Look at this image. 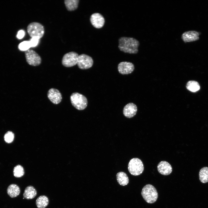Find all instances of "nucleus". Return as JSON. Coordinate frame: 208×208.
Returning <instances> with one entry per match:
<instances>
[{"instance_id":"obj_20","label":"nucleus","mask_w":208,"mask_h":208,"mask_svg":"<svg viewBox=\"0 0 208 208\" xmlns=\"http://www.w3.org/2000/svg\"><path fill=\"white\" fill-rule=\"evenodd\" d=\"M186 88L188 90L192 92H195L199 90L200 86L198 82L191 80L187 83Z\"/></svg>"},{"instance_id":"obj_7","label":"nucleus","mask_w":208,"mask_h":208,"mask_svg":"<svg viewBox=\"0 0 208 208\" xmlns=\"http://www.w3.org/2000/svg\"><path fill=\"white\" fill-rule=\"evenodd\" d=\"M79 55L75 52L71 51L66 53L63 56L62 64L66 67H71L77 64Z\"/></svg>"},{"instance_id":"obj_26","label":"nucleus","mask_w":208,"mask_h":208,"mask_svg":"<svg viewBox=\"0 0 208 208\" xmlns=\"http://www.w3.org/2000/svg\"><path fill=\"white\" fill-rule=\"evenodd\" d=\"M25 34V31L23 30H21L18 32L16 36L18 38L21 39L24 37Z\"/></svg>"},{"instance_id":"obj_10","label":"nucleus","mask_w":208,"mask_h":208,"mask_svg":"<svg viewBox=\"0 0 208 208\" xmlns=\"http://www.w3.org/2000/svg\"><path fill=\"white\" fill-rule=\"evenodd\" d=\"M47 97L51 102L55 104L60 103L62 99V94L59 90L54 88H51L49 90Z\"/></svg>"},{"instance_id":"obj_6","label":"nucleus","mask_w":208,"mask_h":208,"mask_svg":"<svg viewBox=\"0 0 208 208\" xmlns=\"http://www.w3.org/2000/svg\"><path fill=\"white\" fill-rule=\"evenodd\" d=\"M25 55L27 63L30 65L36 66L41 63V59L40 56L34 50L28 49L25 51Z\"/></svg>"},{"instance_id":"obj_1","label":"nucleus","mask_w":208,"mask_h":208,"mask_svg":"<svg viewBox=\"0 0 208 208\" xmlns=\"http://www.w3.org/2000/svg\"><path fill=\"white\" fill-rule=\"evenodd\" d=\"M118 42V48L122 51L130 54H136L138 52L140 43L135 38L121 37L119 39Z\"/></svg>"},{"instance_id":"obj_21","label":"nucleus","mask_w":208,"mask_h":208,"mask_svg":"<svg viewBox=\"0 0 208 208\" xmlns=\"http://www.w3.org/2000/svg\"><path fill=\"white\" fill-rule=\"evenodd\" d=\"M199 177L200 181L202 183L208 182V167L202 168L199 172Z\"/></svg>"},{"instance_id":"obj_19","label":"nucleus","mask_w":208,"mask_h":208,"mask_svg":"<svg viewBox=\"0 0 208 208\" xmlns=\"http://www.w3.org/2000/svg\"><path fill=\"white\" fill-rule=\"evenodd\" d=\"M79 0H65L64 3L67 10L70 11H74L78 8Z\"/></svg>"},{"instance_id":"obj_18","label":"nucleus","mask_w":208,"mask_h":208,"mask_svg":"<svg viewBox=\"0 0 208 208\" xmlns=\"http://www.w3.org/2000/svg\"><path fill=\"white\" fill-rule=\"evenodd\" d=\"M49 200L44 195H41L36 200V205L38 208H45L48 205Z\"/></svg>"},{"instance_id":"obj_4","label":"nucleus","mask_w":208,"mask_h":208,"mask_svg":"<svg viewBox=\"0 0 208 208\" xmlns=\"http://www.w3.org/2000/svg\"><path fill=\"white\" fill-rule=\"evenodd\" d=\"M28 33L31 38L37 37L39 39L42 38L44 34V28L41 23L33 22L29 23L27 27Z\"/></svg>"},{"instance_id":"obj_13","label":"nucleus","mask_w":208,"mask_h":208,"mask_svg":"<svg viewBox=\"0 0 208 208\" xmlns=\"http://www.w3.org/2000/svg\"><path fill=\"white\" fill-rule=\"evenodd\" d=\"M137 110L136 105L133 103H129L126 105L124 107L123 112L124 115L129 118L133 117L136 114Z\"/></svg>"},{"instance_id":"obj_25","label":"nucleus","mask_w":208,"mask_h":208,"mask_svg":"<svg viewBox=\"0 0 208 208\" xmlns=\"http://www.w3.org/2000/svg\"><path fill=\"white\" fill-rule=\"evenodd\" d=\"M39 39L37 37L32 38L30 41L31 47L36 46L38 44Z\"/></svg>"},{"instance_id":"obj_11","label":"nucleus","mask_w":208,"mask_h":208,"mask_svg":"<svg viewBox=\"0 0 208 208\" xmlns=\"http://www.w3.org/2000/svg\"><path fill=\"white\" fill-rule=\"evenodd\" d=\"M118 71L122 75L128 74L131 73L134 70V65L131 62H120L118 65Z\"/></svg>"},{"instance_id":"obj_23","label":"nucleus","mask_w":208,"mask_h":208,"mask_svg":"<svg viewBox=\"0 0 208 208\" xmlns=\"http://www.w3.org/2000/svg\"><path fill=\"white\" fill-rule=\"evenodd\" d=\"M18 47L21 51H26L27 50L31 47L30 41H25L22 42L19 44Z\"/></svg>"},{"instance_id":"obj_3","label":"nucleus","mask_w":208,"mask_h":208,"mask_svg":"<svg viewBox=\"0 0 208 208\" xmlns=\"http://www.w3.org/2000/svg\"><path fill=\"white\" fill-rule=\"evenodd\" d=\"M70 99L72 105L78 110H83L87 106V99L84 95L78 92L72 93Z\"/></svg>"},{"instance_id":"obj_22","label":"nucleus","mask_w":208,"mask_h":208,"mask_svg":"<svg viewBox=\"0 0 208 208\" xmlns=\"http://www.w3.org/2000/svg\"><path fill=\"white\" fill-rule=\"evenodd\" d=\"M13 172L14 176L17 178L21 177L24 174V169L20 165H17L14 167Z\"/></svg>"},{"instance_id":"obj_5","label":"nucleus","mask_w":208,"mask_h":208,"mask_svg":"<svg viewBox=\"0 0 208 208\" xmlns=\"http://www.w3.org/2000/svg\"><path fill=\"white\" fill-rule=\"evenodd\" d=\"M128 168L130 173L134 176L140 174L144 170L142 162L140 159L137 158H134L130 160Z\"/></svg>"},{"instance_id":"obj_12","label":"nucleus","mask_w":208,"mask_h":208,"mask_svg":"<svg viewBox=\"0 0 208 208\" xmlns=\"http://www.w3.org/2000/svg\"><path fill=\"white\" fill-rule=\"evenodd\" d=\"M199 33L195 31L185 32L182 35L181 38L185 42H190L199 40Z\"/></svg>"},{"instance_id":"obj_8","label":"nucleus","mask_w":208,"mask_h":208,"mask_svg":"<svg viewBox=\"0 0 208 208\" xmlns=\"http://www.w3.org/2000/svg\"><path fill=\"white\" fill-rule=\"evenodd\" d=\"M93 63L92 59L89 55L84 54L79 55L77 64L79 68L88 69L92 66Z\"/></svg>"},{"instance_id":"obj_14","label":"nucleus","mask_w":208,"mask_h":208,"mask_svg":"<svg viewBox=\"0 0 208 208\" xmlns=\"http://www.w3.org/2000/svg\"><path fill=\"white\" fill-rule=\"evenodd\" d=\"M157 168L159 172L164 175L170 174L172 171V168L171 165L165 161L160 162L158 165Z\"/></svg>"},{"instance_id":"obj_17","label":"nucleus","mask_w":208,"mask_h":208,"mask_svg":"<svg viewBox=\"0 0 208 208\" xmlns=\"http://www.w3.org/2000/svg\"><path fill=\"white\" fill-rule=\"evenodd\" d=\"M116 177L117 181L120 185L125 186L128 183L129 178L125 173L123 172H119L117 174Z\"/></svg>"},{"instance_id":"obj_24","label":"nucleus","mask_w":208,"mask_h":208,"mask_svg":"<svg viewBox=\"0 0 208 208\" xmlns=\"http://www.w3.org/2000/svg\"><path fill=\"white\" fill-rule=\"evenodd\" d=\"M14 138V134L11 131L7 132L4 136L5 141L6 142L8 143H11L13 141Z\"/></svg>"},{"instance_id":"obj_15","label":"nucleus","mask_w":208,"mask_h":208,"mask_svg":"<svg viewBox=\"0 0 208 208\" xmlns=\"http://www.w3.org/2000/svg\"><path fill=\"white\" fill-rule=\"evenodd\" d=\"M37 195V191L32 186L27 187L25 189L23 194V196L27 199H31L34 198Z\"/></svg>"},{"instance_id":"obj_16","label":"nucleus","mask_w":208,"mask_h":208,"mask_svg":"<svg viewBox=\"0 0 208 208\" xmlns=\"http://www.w3.org/2000/svg\"><path fill=\"white\" fill-rule=\"evenodd\" d=\"M7 193L11 198H14L18 196L20 193V189L19 186L15 184L10 185L7 189Z\"/></svg>"},{"instance_id":"obj_9","label":"nucleus","mask_w":208,"mask_h":208,"mask_svg":"<svg viewBox=\"0 0 208 208\" xmlns=\"http://www.w3.org/2000/svg\"><path fill=\"white\" fill-rule=\"evenodd\" d=\"M90 21L92 25L95 28H100L104 25L105 19L100 14L96 13L92 14L90 17Z\"/></svg>"},{"instance_id":"obj_2","label":"nucleus","mask_w":208,"mask_h":208,"mask_svg":"<svg viewBox=\"0 0 208 208\" xmlns=\"http://www.w3.org/2000/svg\"><path fill=\"white\" fill-rule=\"evenodd\" d=\"M141 195L146 201L149 203L155 202L158 196V193L156 188L151 184H147L143 188Z\"/></svg>"}]
</instances>
